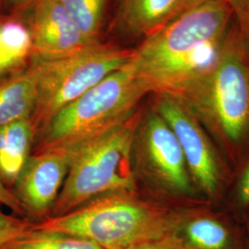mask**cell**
<instances>
[{"label":"cell","mask_w":249,"mask_h":249,"mask_svg":"<svg viewBox=\"0 0 249 249\" xmlns=\"http://www.w3.org/2000/svg\"><path fill=\"white\" fill-rule=\"evenodd\" d=\"M90 45L100 41L107 0H60Z\"/></svg>","instance_id":"cell-16"},{"label":"cell","mask_w":249,"mask_h":249,"mask_svg":"<svg viewBox=\"0 0 249 249\" xmlns=\"http://www.w3.org/2000/svg\"><path fill=\"white\" fill-rule=\"evenodd\" d=\"M71 158V152L64 150L32 153L11 189L24 215L43 221L51 213L67 178Z\"/></svg>","instance_id":"cell-9"},{"label":"cell","mask_w":249,"mask_h":249,"mask_svg":"<svg viewBox=\"0 0 249 249\" xmlns=\"http://www.w3.org/2000/svg\"><path fill=\"white\" fill-rule=\"evenodd\" d=\"M178 213L142 199L135 191L116 192L36 223L35 231L79 236L103 249H127L170 234Z\"/></svg>","instance_id":"cell-3"},{"label":"cell","mask_w":249,"mask_h":249,"mask_svg":"<svg viewBox=\"0 0 249 249\" xmlns=\"http://www.w3.org/2000/svg\"></svg>","instance_id":"cell-27"},{"label":"cell","mask_w":249,"mask_h":249,"mask_svg":"<svg viewBox=\"0 0 249 249\" xmlns=\"http://www.w3.org/2000/svg\"><path fill=\"white\" fill-rule=\"evenodd\" d=\"M35 223L18 215H9L0 211V249L35 231Z\"/></svg>","instance_id":"cell-18"},{"label":"cell","mask_w":249,"mask_h":249,"mask_svg":"<svg viewBox=\"0 0 249 249\" xmlns=\"http://www.w3.org/2000/svg\"><path fill=\"white\" fill-rule=\"evenodd\" d=\"M37 1L39 0H8L9 8L17 14L26 13Z\"/></svg>","instance_id":"cell-23"},{"label":"cell","mask_w":249,"mask_h":249,"mask_svg":"<svg viewBox=\"0 0 249 249\" xmlns=\"http://www.w3.org/2000/svg\"><path fill=\"white\" fill-rule=\"evenodd\" d=\"M170 234L187 249H247V237L233 223L204 209L178 212Z\"/></svg>","instance_id":"cell-11"},{"label":"cell","mask_w":249,"mask_h":249,"mask_svg":"<svg viewBox=\"0 0 249 249\" xmlns=\"http://www.w3.org/2000/svg\"><path fill=\"white\" fill-rule=\"evenodd\" d=\"M0 204L8 207L14 213L18 216H24V212L22 207L19 204L18 199L12 191L6 187L0 181Z\"/></svg>","instance_id":"cell-21"},{"label":"cell","mask_w":249,"mask_h":249,"mask_svg":"<svg viewBox=\"0 0 249 249\" xmlns=\"http://www.w3.org/2000/svg\"><path fill=\"white\" fill-rule=\"evenodd\" d=\"M247 249H249V234H248V236H247Z\"/></svg>","instance_id":"cell-25"},{"label":"cell","mask_w":249,"mask_h":249,"mask_svg":"<svg viewBox=\"0 0 249 249\" xmlns=\"http://www.w3.org/2000/svg\"><path fill=\"white\" fill-rule=\"evenodd\" d=\"M6 249H103L91 241L75 235L33 231Z\"/></svg>","instance_id":"cell-17"},{"label":"cell","mask_w":249,"mask_h":249,"mask_svg":"<svg viewBox=\"0 0 249 249\" xmlns=\"http://www.w3.org/2000/svg\"><path fill=\"white\" fill-rule=\"evenodd\" d=\"M237 198L241 205L249 206V163L241 176L237 188Z\"/></svg>","instance_id":"cell-22"},{"label":"cell","mask_w":249,"mask_h":249,"mask_svg":"<svg viewBox=\"0 0 249 249\" xmlns=\"http://www.w3.org/2000/svg\"><path fill=\"white\" fill-rule=\"evenodd\" d=\"M141 116L136 112L71 152L69 172L49 217L69 213L99 196L135 191L132 150Z\"/></svg>","instance_id":"cell-5"},{"label":"cell","mask_w":249,"mask_h":249,"mask_svg":"<svg viewBox=\"0 0 249 249\" xmlns=\"http://www.w3.org/2000/svg\"><path fill=\"white\" fill-rule=\"evenodd\" d=\"M241 40L249 53V0H227Z\"/></svg>","instance_id":"cell-19"},{"label":"cell","mask_w":249,"mask_h":249,"mask_svg":"<svg viewBox=\"0 0 249 249\" xmlns=\"http://www.w3.org/2000/svg\"><path fill=\"white\" fill-rule=\"evenodd\" d=\"M132 53L99 42L57 59L33 57L38 70V98L31 118L36 133L58 111L130 62Z\"/></svg>","instance_id":"cell-6"},{"label":"cell","mask_w":249,"mask_h":249,"mask_svg":"<svg viewBox=\"0 0 249 249\" xmlns=\"http://www.w3.org/2000/svg\"><path fill=\"white\" fill-rule=\"evenodd\" d=\"M226 152L249 142V53L233 22L213 67L180 95Z\"/></svg>","instance_id":"cell-2"},{"label":"cell","mask_w":249,"mask_h":249,"mask_svg":"<svg viewBox=\"0 0 249 249\" xmlns=\"http://www.w3.org/2000/svg\"><path fill=\"white\" fill-rule=\"evenodd\" d=\"M136 179L153 191L171 197H190L196 187L178 139L152 107L141 116L132 150Z\"/></svg>","instance_id":"cell-7"},{"label":"cell","mask_w":249,"mask_h":249,"mask_svg":"<svg viewBox=\"0 0 249 249\" xmlns=\"http://www.w3.org/2000/svg\"><path fill=\"white\" fill-rule=\"evenodd\" d=\"M36 133L31 118L0 127V181L10 190L32 155Z\"/></svg>","instance_id":"cell-14"},{"label":"cell","mask_w":249,"mask_h":249,"mask_svg":"<svg viewBox=\"0 0 249 249\" xmlns=\"http://www.w3.org/2000/svg\"><path fill=\"white\" fill-rule=\"evenodd\" d=\"M127 249H187L180 241L172 234L164 235L157 239L146 241Z\"/></svg>","instance_id":"cell-20"},{"label":"cell","mask_w":249,"mask_h":249,"mask_svg":"<svg viewBox=\"0 0 249 249\" xmlns=\"http://www.w3.org/2000/svg\"><path fill=\"white\" fill-rule=\"evenodd\" d=\"M184 10V0H117L116 22L127 36L147 38Z\"/></svg>","instance_id":"cell-12"},{"label":"cell","mask_w":249,"mask_h":249,"mask_svg":"<svg viewBox=\"0 0 249 249\" xmlns=\"http://www.w3.org/2000/svg\"><path fill=\"white\" fill-rule=\"evenodd\" d=\"M26 13L35 58L57 59L90 45L60 0H39Z\"/></svg>","instance_id":"cell-10"},{"label":"cell","mask_w":249,"mask_h":249,"mask_svg":"<svg viewBox=\"0 0 249 249\" xmlns=\"http://www.w3.org/2000/svg\"><path fill=\"white\" fill-rule=\"evenodd\" d=\"M153 107L176 135L195 187L216 196L223 186V165L204 126L177 95L156 94Z\"/></svg>","instance_id":"cell-8"},{"label":"cell","mask_w":249,"mask_h":249,"mask_svg":"<svg viewBox=\"0 0 249 249\" xmlns=\"http://www.w3.org/2000/svg\"><path fill=\"white\" fill-rule=\"evenodd\" d=\"M208 1H211V0H184V10L196 7Z\"/></svg>","instance_id":"cell-24"},{"label":"cell","mask_w":249,"mask_h":249,"mask_svg":"<svg viewBox=\"0 0 249 249\" xmlns=\"http://www.w3.org/2000/svg\"><path fill=\"white\" fill-rule=\"evenodd\" d=\"M38 98V70L34 58L25 69L0 80V127L32 118Z\"/></svg>","instance_id":"cell-13"},{"label":"cell","mask_w":249,"mask_h":249,"mask_svg":"<svg viewBox=\"0 0 249 249\" xmlns=\"http://www.w3.org/2000/svg\"><path fill=\"white\" fill-rule=\"evenodd\" d=\"M34 57L31 34L18 17L0 18V80L25 69Z\"/></svg>","instance_id":"cell-15"},{"label":"cell","mask_w":249,"mask_h":249,"mask_svg":"<svg viewBox=\"0 0 249 249\" xmlns=\"http://www.w3.org/2000/svg\"><path fill=\"white\" fill-rule=\"evenodd\" d=\"M146 94L127 63L52 116L36 134L34 153L71 152L130 118Z\"/></svg>","instance_id":"cell-4"},{"label":"cell","mask_w":249,"mask_h":249,"mask_svg":"<svg viewBox=\"0 0 249 249\" xmlns=\"http://www.w3.org/2000/svg\"><path fill=\"white\" fill-rule=\"evenodd\" d=\"M232 21L227 0H211L143 39L130 63L147 93L180 95L205 75L222 53Z\"/></svg>","instance_id":"cell-1"},{"label":"cell","mask_w":249,"mask_h":249,"mask_svg":"<svg viewBox=\"0 0 249 249\" xmlns=\"http://www.w3.org/2000/svg\"><path fill=\"white\" fill-rule=\"evenodd\" d=\"M3 1H4V0H0V5H2V3H3Z\"/></svg>","instance_id":"cell-26"}]
</instances>
